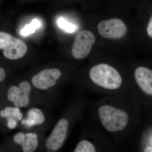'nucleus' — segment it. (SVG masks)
Instances as JSON below:
<instances>
[{"mask_svg": "<svg viewBox=\"0 0 152 152\" xmlns=\"http://www.w3.org/2000/svg\"><path fill=\"white\" fill-rule=\"evenodd\" d=\"M89 76L95 84L107 89H118L122 84L119 72L106 64H99L91 68Z\"/></svg>", "mask_w": 152, "mask_h": 152, "instance_id": "f257e3e1", "label": "nucleus"}, {"mask_svg": "<svg viewBox=\"0 0 152 152\" xmlns=\"http://www.w3.org/2000/svg\"><path fill=\"white\" fill-rule=\"evenodd\" d=\"M98 113L102 124L108 132L122 131L128 124L129 116L121 109L109 105H103L99 107Z\"/></svg>", "mask_w": 152, "mask_h": 152, "instance_id": "f03ea898", "label": "nucleus"}, {"mask_svg": "<svg viewBox=\"0 0 152 152\" xmlns=\"http://www.w3.org/2000/svg\"><path fill=\"white\" fill-rule=\"evenodd\" d=\"M0 50H3V55L7 58L15 60L24 56L28 47L22 40L8 33L0 32Z\"/></svg>", "mask_w": 152, "mask_h": 152, "instance_id": "7ed1b4c3", "label": "nucleus"}, {"mask_svg": "<svg viewBox=\"0 0 152 152\" xmlns=\"http://www.w3.org/2000/svg\"><path fill=\"white\" fill-rule=\"evenodd\" d=\"M96 42V38L88 30L80 31L76 36L72 47V55L77 59H82L88 56Z\"/></svg>", "mask_w": 152, "mask_h": 152, "instance_id": "20e7f679", "label": "nucleus"}, {"mask_svg": "<svg viewBox=\"0 0 152 152\" xmlns=\"http://www.w3.org/2000/svg\"><path fill=\"white\" fill-rule=\"evenodd\" d=\"M97 29L99 34L107 39H120L124 37L127 32L126 25L118 18L102 21L98 24Z\"/></svg>", "mask_w": 152, "mask_h": 152, "instance_id": "39448f33", "label": "nucleus"}, {"mask_svg": "<svg viewBox=\"0 0 152 152\" xmlns=\"http://www.w3.org/2000/svg\"><path fill=\"white\" fill-rule=\"evenodd\" d=\"M31 91V84L27 81H23L19 84L18 86H13L10 87L8 91L7 98L15 107H26L29 104Z\"/></svg>", "mask_w": 152, "mask_h": 152, "instance_id": "423d86ee", "label": "nucleus"}, {"mask_svg": "<svg viewBox=\"0 0 152 152\" xmlns=\"http://www.w3.org/2000/svg\"><path fill=\"white\" fill-rule=\"evenodd\" d=\"M61 76V72L57 68L43 70L31 79L32 84L38 89L45 91L54 86Z\"/></svg>", "mask_w": 152, "mask_h": 152, "instance_id": "0eeeda50", "label": "nucleus"}, {"mask_svg": "<svg viewBox=\"0 0 152 152\" xmlns=\"http://www.w3.org/2000/svg\"><path fill=\"white\" fill-rule=\"evenodd\" d=\"M69 126V121L66 118H63L58 121L46 141L48 150L56 151L61 148L66 138Z\"/></svg>", "mask_w": 152, "mask_h": 152, "instance_id": "6e6552de", "label": "nucleus"}, {"mask_svg": "<svg viewBox=\"0 0 152 152\" xmlns=\"http://www.w3.org/2000/svg\"><path fill=\"white\" fill-rule=\"evenodd\" d=\"M13 141L21 146L24 152L35 151L39 146L38 136L36 133L18 132L14 135Z\"/></svg>", "mask_w": 152, "mask_h": 152, "instance_id": "1a4fd4ad", "label": "nucleus"}, {"mask_svg": "<svg viewBox=\"0 0 152 152\" xmlns=\"http://www.w3.org/2000/svg\"><path fill=\"white\" fill-rule=\"evenodd\" d=\"M134 77L140 88L145 94L152 96V71L144 66L137 68Z\"/></svg>", "mask_w": 152, "mask_h": 152, "instance_id": "9d476101", "label": "nucleus"}, {"mask_svg": "<svg viewBox=\"0 0 152 152\" xmlns=\"http://www.w3.org/2000/svg\"><path fill=\"white\" fill-rule=\"evenodd\" d=\"M45 121V118L43 112L39 109L33 108L28 112L27 118L22 120L21 123L28 127H32L42 124Z\"/></svg>", "mask_w": 152, "mask_h": 152, "instance_id": "9b49d317", "label": "nucleus"}, {"mask_svg": "<svg viewBox=\"0 0 152 152\" xmlns=\"http://www.w3.org/2000/svg\"><path fill=\"white\" fill-rule=\"evenodd\" d=\"M0 116L3 118H7L12 117L15 119L17 121H21L23 119V114L18 107H7L4 110L0 112Z\"/></svg>", "mask_w": 152, "mask_h": 152, "instance_id": "f8f14e48", "label": "nucleus"}, {"mask_svg": "<svg viewBox=\"0 0 152 152\" xmlns=\"http://www.w3.org/2000/svg\"><path fill=\"white\" fill-rule=\"evenodd\" d=\"M74 152H95L96 148L91 142L86 140L81 141L77 145Z\"/></svg>", "mask_w": 152, "mask_h": 152, "instance_id": "ddd939ff", "label": "nucleus"}, {"mask_svg": "<svg viewBox=\"0 0 152 152\" xmlns=\"http://www.w3.org/2000/svg\"><path fill=\"white\" fill-rule=\"evenodd\" d=\"M41 26V22L37 19L33 20L31 23L26 25L21 30V34L23 36L28 35L30 34L34 33L37 29Z\"/></svg>", "mask_w": 152, "mask_h": 152, "instance_id": "4468645a", "label": "nucleus"}, {"mask_svg": "<svg viewBox=\"0 0 152 152\" xmlns=\"http://www.w3.org/2000/svg\"><path fill=\"white\" fill-rule=\"evenodd\" d=\"M58 24L60 28L68 32H74L77 29L75 26L67 21L63 18H60L58 19Z\"/></svg>", "mask_w": 152, "mask_h": 152, "instance_id": "2eb2a0df", "label": "nucleus"}, {"mask_svg": "<svg viewBox=\"0 0 152 152\" xmlns=\"http://www.w3.org/2000/svg\"><path fill=\"white\" fill-rule=\"evenodd\" d=\"M8 127L10 129H13L16 127L18 125V121L12 117L8 118Z\"/></svg>", "mask_w": 152, "mask_h": 152, "instance_id": "dca6fc26", "label": "nucleus"}, {"mask_svg": "<svg viewBox=\"0 0 152 152\" xmlns=\"http://www.w3.org/2000/svg\"><path fill=\"white\" fill-rule=\"evenodd\" d=\"M147 33L150 38H152V18L151 17L148 25L147 28Z\"/></svg>", "mask_w": 152, "mask_h": 152, "instance_id": "f3484780", "label": "nucleus"}, {"mask_svg": "<svg viewBox=\"0 0 152 152\" xmlns=\"http://www.w3.org/2000/svg\"><path fill=\"white\" fill-rule=\"evenodd\" d=\"M6 77L5 71L2 68L0 67V83L2 82L5 80Z\"/></svg>", "mask_w": 152, "mask_h": 152, "instance_id": "a211bd4d", "label": "nucleus"}, {"mask_svg": "<svg viewBox=\"0 0 152 152\" xmlns=\"http://www.w3.org/2000/svg\"><path fill=\"white\" fill-rule=\"evenodd\" d=\"M152 149L151 147H147L145 149V151L144 152H152Z\"/></svg>", "mask_w": 152, "mask_h": 152, "instance_id": "6ab92c4d", "label": "nucleus"}, {"mask_svg": "<svg viewBox=\"0 0 152 152\" xmlns=\"http://www.w3.org/2000/svg\"></svg>", "mask_w": 152, "mask_h": 152, "instance_id": "aec40b11", "label": "nucleus"}]
</instances>
